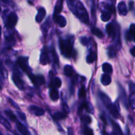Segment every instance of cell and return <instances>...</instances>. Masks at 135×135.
Wrapping results in <instances>:
<instances>
[{
  "label": "cell",
  "instance_id": "cell-39",
  "mask_svg": "<svg viewBox=\"0 0 135 135\" xmlns=\"http://www.w3.org/2000/svg\"><path fill=\"white\" fill-rule=\"evenodd\" d=\"M68 135H74V131L72 128H69L68 129Z\"/></svg>",
  "mask_w": 135,
  "mask_h": 135
},
{
  "label": "cell",
  "instance_id": "cell-3",
  "mask_svg": "<svg viewBox=\"0 0 135 135\" xmlns=\"http://www.w3.org/2000/svg\"><path fill=\"white\" fill-rule=\"evenodd\" d=\"M17 63L24 72L27 73L28 75L31 74L30 73V68H29L28 63V57H20L17 59Z\"/></svg>",
  "mask_w": 135,
  "mask_h": 135
},
{
  "label": "cell",
  "instance_id": "cell-21",
  "mask_svg": "<svg viewBox=\"0 0 135 135\" xmlns=\"http://www.w3.org/2000/svg\"><path fill=\"white\" fill-rule=\"evenodd\" d=\"M112 125H113L114 131L117 133V135H124L122 131H121V128H120L119 125L118 124L116 123L115 121H112Z\"/></svg>",
  "mask_w": 135,
  "mask_h": 135
},
{
  "label": "cell",
  "instance_id": "cell-41",
  "mask_svg": "<svg viewBox=\"0 0 135 135\" xmlns=\"http://www.w3.org/2000/svg\"><path fill=\"white\" fill-rule=\"evenodd\" d=\"M102 135H112V134H109V133H108V132L105 131V130L102 131Z\"/></svg>",
  "mask_w": 135,
  "mask_h": 135
},
{
  "label": "cell",
  "instance_id": "cell-1",
  "mask_svg": "<svg viewBox=\"0 0 135 135\" xmlns=\"http://www.w3.org/2000/svg\"><path fill=\"white\" fill-rule=\"evenodd\" d=\"M62 55L65 57H71L73 54V42L71 40H60L59 41Z\"/></svg>",
  "mask_w": 135,
  "mask_h": 135
},
{
  "label": "cell",
  "instance_id": "cell-6",
  "mask_svg": "<svg viewBox=\"0 0 135 135\" xmlns=\"http://www.w3.org/2000/svg\"><path fill=\"white\" fill-rule=\"evenodd\" d=\"M40 63L44 65L50 63V58L48 56V49L46 47H44L43 50H42L40 57Z\"/></svg>",
  "mask_w": 135,
  "mask_h": 135
},
{
  "label": "cell",
  "instance_id": "cell-42",
  "mask_svg": "<svg viewBox=\"0 0 135 135\" xmlns=\"http://www.w3.org/2000/svg\"><path fill=\"white\" fill-rule=\"evenodd\" d=\"M75 0H68V3L71 4V3H73L75 2Z\"/></svg>",
  "mask_w": 135,
  "mask_h": 135
},
{
  "label": "cell",
  "instance_id": "cell-4",
  "mask_svg": "<svg viewBox=\"0 0 135 135\" xmlns=\"http://www.w3.org/2000/svg\"><path fill=\"white\" fill-rule=\"evenodd\" d=\"M17 19H18V18H17V15L13 12L11 13L7 18L6 23H5L6 27L9 28H13L17 24Z\"/></svg>",
  "mask_w": 135,
  "mask_h": 135
},
{
  "label": "cell",
  "instance_id": "cell-17",
  "mask_svg": "<svg viewBox=\"0 0 135 135\" xmlns=\"http://www.w3.org/2000/svg\"><path fill=\"white\" fill-rule=\"evenodd\" d=\"M50 98H51V100H52L53 101H57V100L59 99V97L57 90L54 88H52L51 89V90H50Z\"/></svg>",
  "mask_w": 135,
  "mask_h": 135
},
{
  "label": "cell",
  "instance_id": "cell-45",
  "mask_svg": "<svg viewBox=\"0 0 135 135\" xmlns=\"http://www.w3.org/2000/svg\"><path fill=\"white\" fill-rule=\"evenodd\" d=\"M112 135H117V133H116L115 132V131H113V133H112Z\"/></svg>",
  "mask_w": 135,
  "mask_h": 135
},
{
  "label": "cell",
  "instance_id": "cell-29",
  "mask_svg": "<svg viewBox=\"0 0 135 135\" xmlns=\"http://www.w3.org/2000/svg\"><path fill=\"white\" fill-rule=\"evenodd\" d=\"M51 54H52L53 57H54V60L55 61V63L58 64L59 63V58H58L57 54L55 48L54 47H52V50H51Z\"/></svg>",
  "mask_w": 135,
  "mask_h": 135
},
{
  "label": "cell",
  "instance_id": "cell-12",
  "mask_svg": "<svg viewBox=\"0 0 135 135\" xmlns=\"http://www.w3.org/2000/svg\"><path fill=\"white\" fill-rule=\"evenodd\" d=\"M46 14V11L45 10L44 8L41 7L40 8V9L38 11V14H37L36 17V21L38 22H40L42 20L44 19V18L45 17Z\"/></svg>",
  "mask_w": 135,
  "mask_h": 135
},
{
  "label": "cell",
  "instance_id": "cell-5",
  "mask_svg": "<svg viewBox=\"0 0 135 135\" xmlns=\"http://www.w3.org/2000/svg\"><path fill=\"white\" fill-rule=\"evenodd\" d=\"M28 76L30 77V80L33 83V84L34 85L37 86L45 84L46 80H45L44 76H42V75H33L32 74H30Z\"/></svg>",
  "mask_w": 135,
  "mask_h": 135
},
{
  "label": "cell",
  "instance_id": "cell-26",
  "mask_svg": "<svg viewBox=\"0 0 135 135\" xmlns=\"http://www.w3.org/2000/svg\"><path fill=\"white\" fill-rule=\"evenodd\" d=\"M83 135H94L93 131L90 128L88 127L87 126H85L83 130Z\"/></svg>",
  "mask_w": 135,
  "mask_h": 135
},
{
  "label": "cell",
  "instance_id": "cell-16",
  "mask_svg": "<svg viewBox=\"0 0 135 135\" xmlns=\"http://www.w3.org/2000/svg\"><path fill=\"white\" fill-rule=\"evenodd\" d=\"M101 98H102V100L103 102H104V104H105V105H106L107 108H108L109 109V108H110L113 105V104H112V102L110 101L109 98L106 96V95H105V94H104L102 93L101 94Z\"/></svg>",
  "mask_w": 135,
  "mask_h": 135
},
{
  "label": "cell",
  "instance_id": "cell-44",
  "mask_svg": "<svg viewBox=\"0 0 135 135\" xmlns=\"http://www.w3.org/2000/svg\"><path fill=\"white\" fill-rule=\"evenodd\" d=\"M1 1L5 3H9V0H1Z\"/></svg>",
  "mask_w": 135,
  "mask_h": 135
},
{
  "label": "cell",
  "instance_id": "cell-13",
  "mask_svg": "<svg viewBox=\"0 0 135 135\" xmlns=\"http://www.w3.org/2000/svg\"><path fill=\"white\" fill-rule=\"evenodd\" d=\"M67 113L63 111V112H57V113H54L53 115V119L55 120V121H59V120L65 119L67 117Z\"/></svg>",
  "mask_w": 135,
  "mask_h": 135
},
{
  "label": "cell",
  "instance_id": "cell-33",
  "mask_svg": "<svg viewBox=\"0 0 135 135\" xmlns=\"http://www.w3.org/2000/svg\"><path fill=\"white\" fill-rule=\"evenodd\" d=\"M129 34L133 37L135 38V24H133L131 25L130 29H129Z\"/></svg>",
  "mask_w": 135,
  "mask_h": 135
},
{
  "label": "cell",
  "instance_id": "cell-28",
  "mask_svg": "<svg viewBox=\"0 0 135 135\" xmlns=\"http://www.w3.org/2000/svg\"><path fill=\"white\" fill-rule=\"evenodd\" d=\"M81 120L83 123H84L85 125H88V124H90L92 122V119L89 115L84 116V117H82Z\"/></svg>",
  "mask_w": 135,
  "mask_h": 135
},
{
  "label": "cell",
  "instance_id": "cell-40",
  "mask_svg": "<svg viewBox=\"0 0 135 135\" xmlns=\"http://www.w3.org/2000/svg\"><path fill=\"white\" fill-rule=\"evenodd\" d=\"M131 54L133 55V56L135 57V46L131 49Z\"/></svg>",
  "mask_w": 135,
  "mask_h": 135
},
{
  "label": "cell",
  "instance_id": "cell-2",
  "mask_svg": "<svg viewBox=\"0 0 135 135\" xmlns=\"http://www.w3.org/2000/svg\"><path fill=\"white\" fill-rule=\"evenodd\" d=\"M76 11L77 12V14L79 15V17L81 19V21L85 23H88L89 18H88V13L81 2H79L76 4Z\"/></svg>",
  "mask_w": 135,
  "mask_h": 135
},
{
  "label": "cell",
  "instance_id": "cell-18",
  "mask_svg": "<svg viewBox=\"0 0 135 135\" xmlns=\"http://www.w3.org/2000/svg\"><path fill=\"white\" fill-rule=\"evenodd\" d=\"M74 73V69L71 65H66L64 67V73L67 76H71Z\"/></svg>",
  "mask_w": 135,
  "mask_h": 135
},
{
  "label": "cell",
  "instance_id": "cell-34",
  "mask_svg": "<svg viewBox=\"0 0 135 135\" xmlns=\"http://www.w3.org/2000/svg\"><path fill=\"white\" fill-rule=\"evenodd\" d=\"M108 54H109V55L110 57H114V56H115V55H116L115 50L113 47H109Z\"/></svg>",
  "mask_w": 135,
  "mask_h": 135
},
{
  "label": "cell",
  "instance_id": "cell-43",
  "mask_svg": "<svg viewBox=\"0 0 135 135\" xmlns=\"http://www.w3.org/2000/svg\"><path fill=\"white\" fill-rule=\"evenodd\" d=\"M133 1H132V2H130V9H132V8H133Z\"/></svg>",
  "mask_w": 135,
  "mask_h": 135
},
{
  "label": "cell",
  "instance_id": "cell-15",
  "mask_svg": "<svg viewBox=\"0 0 135 135\" xmlns=\"http://www.w3.org/2000/svg\"><path fill=\"white\" fill-rule=\"evenodd\" d=\"M101 82L104 85H109L111 83V82H112V79H111L110 76L109 75H108V74H104V75H103L102 76Z\"/></svg>",
  "mask_w": 135,
  "mask_h": 135
},
{
  "label": "cell",
  "instance_id": "cell-11",
  "mask_svg": "<svg viewBox=\"0 0 135 135\" xmlns=\"http://www.w3.org/2000/svg\"><path fill=\"white\" fill-rule=\"evenodd\" d=\"M117 9H118V11L120 15H126L127 14V9L126 4L125 2L122 1V2H120L118 4V6H117Z\"/></svg>",
  "mask_w": 135,
  "mask_h": 135
},
{
  "label": "cell",
  "instance_id": "cell-20",
  "mask_svg": "<svg viewBox=\"0 0 135 135\" xmlns=\"http://www.w3.org/2000/svg\"><path fill=\"white\" fill-rule=\"evenodd\" d=\"M102 69L104 73L108 74L112 73V71H113L112 66L108 63H105L102 65Z\"/></svg>",
  "mask_w": 135,
  "mask_h": 135
},
{
  "label": "cell",
  "instance_id": "cell-8",
  "mask_svg": "<svg viewBox=\"0 0 135 135\" xmlns=\"http://www.w3.org/2000/svg\"><path fill=\"white\" fill-rule=\"evenodd\" d=\"M16 125H17V129L18 131L20 132V133H21L22 135H31L30 134V132L28 131L27 129H26V127L24 125H22L21 123H20L19 121H17L16 122Z\"/></svg>",
  "mask_w": 135,
  "mask_h": 135
},
{
  "label": "cell",
  "instance_id": "cell-23",
  "mask_svg": "<svg viewBox=\"0 0 135 135\" xmlns=\"http://www.w3.org/2000/svg\"><path fill=\"white\" fill-rule=\"evenodd\" d=\"M5 113L6 114V115L9 117V119H10L11 121H13V122H17V117H16V116L15 115L14 113H13L11 111H9V110L5 111Z\"/></svg>",
  "mask_w": 135,
  "mask_h": 135
},
{
  "label": "cell",
  "instance_id": "cell-38",
  "mask_svg": "<svg viewBox=\"0 0 135 135\" xmlns=\"http://www.w3.org/2000/svg\"><path fill=\"white\" fill-rule=\"evenodd\" d=\"M63 109H64V112H66L67 113H68L69 112V108L67 107V104H66L65 103L63 104Z\"/></svg>",
  "mask_w": 135,
  "mask_h": 135
},
{
  "label": "cell",
  "instance_id": "cell-24",
  "mask_svg": "<svg viewBox=\"0 0 135 135\" xmlns=\"http://www.w3.org/2000/svg\"><path fill=\"white\" fill-rule=\"evenodd\" d=\"M95 56H96V54L94 51H91L89 55L87 56L86 58V61L88 63H92L95 60Z\"/></svg>",
  "mask_w": 135,
  "mask_h": 135
},
{
  "label": "cell",
  "instance_id": "cell-14",
  "mask_svg": "<svg viewBox=\"0 0 135 135\" xmlns=\"http://www.w3.org/2000/svg\"><path fill=\"white\" fill-rule=\"evenodd\" d=\"M106 32L109 37H111L112 38H115V31L114 26H113V25H112V23L108 24L106 26Z\"/></svg>",
  "mask_w": 135,
  "mask_h": 135
},
{
  "label": "cell",
  "instance_id": "cell-27",
  "mask_svg": "<svg viewBox=\"0 0 135 135\" xmlns=\"http://www.w3.org/2000/svg\"><path fill=\"white\" fill-rule=\"evenodd\" d=\"M1 123H2V125H3L4 127H5V128H6L7 130L9 131H11V127L10 124H9V123L5 119H4L3 117L1 116Z\"/></svg>",
  "mask_w": 135,
  "mask_h": 135
},
{
  "label": "cell",
  "instance_id": "cell-25",
  "mask_svg": "<svg viewBox=\"0 0 135 135\" xmlns=\"http://www.w3.org/2000/svg\"><path fill=\"white\" fill-rule=\"evenodd\" d=\"M101 18L102 20L103 21H104V22L109 21V18H111V13L107 11L103 12V13H102Z\"/></svg>",
  "mask_w": 135,
  "mask_h": 135
},
{
  "label": "cell",
  "instance_id": "cell-36",
  "mask_svg": "<svg viewBox=\"0 0 135 135\" xmlns=\"http://www.w3.org/2000/svg\"><path fill=\"white\" fill-rule=\"evenodd\" d=\"M17 114H18V116L22 121H25L26 120V116H25V115L23 113L18 112H17Z\"/></svg>",
  "mask_w": 135,
  "mask_h": 135
},
{
  "label": "cell",
  "instance_id": "cell-35",
  "mask_svg": "<svg viewBox=\"0 0 135 135\" xmlns=\"http://www.w3.org/2000/svg\"><path fill=\"white\" fill-rule=\"evenodd\" d=\"M80 42L83 45H87L88 44V39L86 37H82L80 38Z\"/></svg>",
  "mask_w": 135,
  "mask_h": 135
},
{
  "label": "cell",
  "instance_id": "cell-31",
  "mask_svg": "<svg viewBox=\"0 0 135 135\" xmlns=\"http://www.w3.org/2000/svg\"><path fill=\"white\" fill-rule=\"evenodd\" d=\"M49 24H50V21H49V20H48V21H46V22H45V23L44 24L43 26H42V28L43 29L44 33L45 34H46V32L47 31V30H48L49 27H50V25H48Z\"/></svg>",
  "mask_w": 135,
  "mask_h": 135
},
{
  "label": "cell",
  "instance_id": "cell-30",
  "mask_svg": "<svg viewBox=\"0 0 135 135\" xmlns=\"http://www.w3.org/2000/svg\"><path fill=\"white\" fill-rule=\"evenodd\" d=\"M86 91L85 87L82 86L81 88L80 89L79 92V96L80 98H83L86 96Z\"/></svg>",
  "mask_w": 135,
  "mask_h": 135
},
{
  "label": "cell",
  "instance_id": "cell-19",
  "mask_svg": "<svg viewBox=\"0 0 135 135\" xmlns=\"http://www.w3.org/2000/svg\"><path fill=\"white\" fill-rule=\"evenodd\" d=\"M63 0H59L57 3L56 6L55 8V13H54V16L57 15L61 11L62 7H63Z\"/></svg>",
  "mask_w": 135,
  "mask_h": 135
},
{
  "label": "cell",
  "instance_id": "cell-22",
  "mask_svg": "<svg viewBox=\"0 0 135 135\" xmlns=\"http://www.w3.org/2000/svg\"><path fill=\"white\" fill-rule=\"evenodd\" d=\"M91 32H92V34H94V35H96V36L100 38H102L104 37V34L102 33V32L98 29V28L93 27L91 28Z\"/></svg>",
  "mask_w": 135,
  "mask_h": 135
},
{
  "label": "cell",
  "instance_id": "cell-7",
  "mask_svg": "<svg viewBox=\"0 0 135 135\" xmlns=\"http://www.w3.org/2000/svg\"><path fill=\"white\" fill-rule=\"evenodd\" d=\"M30 113L35 115L36 116H42L44 114V110L42 108H39L36 105H30L28 108Z\"/></svg>",
  "mask_w": 135,
  "mask_h": 135
},
{
  "label": "cell",
  "instance_id": "cell-37",
  "mask_svg": "<svg viewBox=\"0 0 135 135\" xmlns=\"http://www.w3.org/2000/svg\"><path fill=\"white\" fill-rule=\"evenodd\" d=\"M9 102H10V104H11L13 107H14V108H17V109H19V107H18V105H17V104H15V103L14 102L11 100V99H9Z\"/></svg>",
  "mask_w": 135,
  "mask_h": 135
},
{
  "label": "cell",
  "instance_id": "cell-32",
  "mask_svg": "<svg viewBox=\"0 0 135 135\" xmlns=\"http://www.w3.org/2000/svg\"><path fill=\"white\" fill-rule=\"evenodd\" d=\"M61 84H62L61 80V79H59V78L56 77L55 79H54V84L55 87H57V88H59V87H61Z\"/></svg>",
  "mask_w": 135,
  "mask_h": 135
},
{
  "label": "cell",
  "instance_id": "cell-9",
  "mask_svg": "<svg viewBox=\"0 0 135 135\" xmlns=\"http://www.w3.org/2000/svg\"><path fill=\"white\" fill-rule=\"evenodd\" d=\"M54 21L61 27H65V25H67V21H66L65 18L63 16L59 15L54 16Z\"/></svg>",
  "mask_w": 135,
  "mask_h": 135
},
{
  "label": "cell",
  "instance_id": "cell-10",
  "mask_svg": "<svg viewBox=\"0 0 135 135\" xmlns=\"http://www.w3.org/2000/svg\"><path fill=\"white\" fill-rule=\"evenodd\" d=\"M12 79H13V80L15 84V85L20 90L23 89V82H22V79L18 76V75L14 73L13 75V76H12Z\"/></svg>",
  "mask_w": 135,
  "mask_h": 135
}]
</instances>
